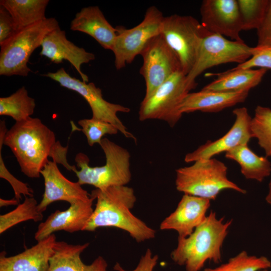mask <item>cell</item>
Returning <instances> with one entry per match:
<instances>
[{
	"label": "cell",
	"mask_w": 271,
	"mask_h": 271,
	"mask_svg": "<svg viewBox=\"0 0 271 271\" xmlns=\"http://www.w3.org/2000/svg\"><path fill=\"white\" fill-rule=\"evenodd\" d=\"M4 145L11 149L21 172L29 178L40 177L49 157L70 171L76 169L67 162L68 148L56 141L54 132L38 118L16 122L7 130Z\"/></svg>",
	"instance_id": "1"
},
{
	"label": "cell",
	"mask_w": 271,
	"mask_h": 271,
	"mask_svg": "<svg viewBox=\"0 0 271 271\" xmlns=\"http://www.w3.org/2000/svg\"><path fill=\"white\" fill-rule=\"evenodd\" d=\"M96 199L95 208L83 231H94L101 227H114L123 230L138 242L154 238L156 231L134 216L131 209L137 198L133 189L118 186L93 190Z\"/></svg>",
	"instance_id": "2"
},
{
	"label": "cell",
	"mask_w": 271,
	"mask_h": 271,
	"mask_svg": "<svg viewBox=\"0 0 271 271\" xmlns=\"http://www.w3.org/2000/svg\"><path fill=\"white\" fill-rule=\"evenodd\" d=\"M232 221L218 218L211 211L190 235L178 238L177 245L171 253L172 259L185 266L186 271H200L208 261L220 263L222 247Z\"/></svg>",
	"instance_id": "3"
},
{
	"label": "cell",
	"mask_w": 271,
	"mask_h": 271,
	"mask_svg": "<svg viewBox=\"0 0 271 271\" xmlns=\"http://www.w3.org/2000/svg\"><path fill=\"white\" fill-rule=\"evenodd\" d=\"M105 157L104 165L90 166L87 156L80 153L75 161L79 170L74 172L81 185H90L96 189L103 190L109 187L126 185L131 180L130 155L125 148L103 138L100 144Z\"/></svg>",
	"instance_id": "4"
},
{
	"label": "cell",
	"mask_w": 271,
	"mask_h": 271,
	"mask_svg": "<svg viewBox=\"0 0 271 271\" xmlns=\"http://www.w3.org/2000/svg\"><path fill=\"white\" fill-rule=\"evenodd\" d=\"M193 163L176 170L175 185L178 191L210 201L224 190L246 193L245 190L227 178V167L220 161L212 158Z\"/></svg>",
	"instance_id": "5"
},
{
	"label": "cell",
	"mask_w": 271,
	"mask_h": 271,
	"mask_svg": "<svg viewBox=\"0 0 271 271\" xmlns=\"http://www.w3.org/2000/svg\"><path fill=\"white\" fill-rule=\"evenodd\" d=\"M59 27L56 19L49 18L18 31L1 46L0 75L27 76L31 71L28 66L31 55L45 37Z\"/></svg>",
	"instance_id": "6"
},
{
	"label": "cell",
	"mask_w": 271,
	"mask_h": 271,
	"mask_svg": "<svg viewBox=\"0 0 271 271\" xmlns=\"http://www.w3.org/2000/svg\"><path fill=\"white\" fill-rule=\"evenodd\" d=\"M209 33L193 17L174 14L164 17L161 34L176 54L187 75L196 61L202 39Z\"/></svg>",
	"instance_id": "7"
},
{
	"label": "cell",
	"mask_w": 271,
	"mask_h": 271,
	"mask_svg": "<svg viewBox=\"0 0 271 271\" xmlns=\"http://www.w3.org/2000/svg\"><path fill=\"white\" fill-rule=\"evenodd\" d=\"M192 89L187 83L186 75L182 71L176 72L151 96L143 99L139 110V120H161L174 127L183 115L180 105Z\"/></svg>",
	"instance_id": "8"
},
{
	"label": "cell",
	"mask_w": 271,
	"mask_h": 271,
	"mask_svg": "<svg viewBox=\"0 0 271 271\" xmlns=\"http://www.w3.org/2000/svg\"><path fill=\"white\" fill-rule=\"evenodd\" d=\"M253 49L243 41L229 40L220 35L208 34L202 39L196 61L186 75L188 84L194 89L197 77L210 68L228 63L244 62L252 56Z\"/></svg>",
	"instance_id": "9"
},
{
	"label": "cell",
	"mask_w": 271,
	"mask_h": 271,
	"mask_svg": "<svg viewBox=\"0 0 271 271\" xmlns=\"http://www.w3.org/2000/svg\"><path fill=\"white\" fill-rule=\"evenodd\" d=\"M164 17L157 7L151 6L139 25L131 29L116 27L117 36L111 51L117 70L131 63L152 39L161 34Z\"/></svg>",
	"instance_id": "10"
},
{
	"label": "cell",
	"mask_w": 271,
	"mask_h": 271,
	"mask_svg": "<svg viewBox=\"0 0 271 271\" xmlns=\"http://www.w3.org/2000/svg\"><path fill=\"white\" fill-rule=\"evenodd\" d=\"M43 76L57 81L61 86L81 95L89 105L92 112V118L113 124L125 137L137 142L136 138L127 130L117 115L119 112H129L130 109L105 100L103 97L101 90L93 82L86 83L73 77L64 68H61L55 72H48Z\"/></svg>",
	"instance_id": "11"
},
{
	"label": "cell",
	"mask_w": 271,
	"mask_h": 271,
	"mask_svg": "<svg viewBox=\"0 0 271 271\" xmlns=\"http://www.w3.org/2000/svg\"><path fill=\"white\" fill-rule=\"evenodd\" d=\"M140 55L143 63L140 72L146 83L144 99L151 96L174 73L182 71L178 57L161 34L152 39Z\"/></svg>",
	"instance_id": "12"
},
{
	"label": "cell",
	"mask_w": 271,
	"mask_h": 271,
	"mask_svg": "<svg viewBox=\"0 0 271 271\" xmlns=\"http://www.w3.org/2000/svg\"><path fill=\"white\" fill-rule=\"evenodd\" d=\"M201 24L210 33L241 41L242 24L237 0H204L200 7Z\"/></svg>",
	"instance_id": "13"
},
{
	"label": "cell",
	"mask_w": 271,
	"mask_h": 271,
	"mask_svg": "<svg viewBox=\"0 0 271 271\" xmlns=\"http://www.w3.org/2000/svg\"><path fill=\"white\" fill-rule=\"evenodd\" d=\"M235 117L230 129L221 138L208 141L194 151L187 154L184 158L187 163L200 160L208 159L240 145L248 144L252 138L250 122L251 117L246 107L234 109L232 111Z\"/></svg>",
	"instance_id": "14"
},
{
	"label": "cell",
	"mask_w": 271,
	"mask_h": 271,
	"mask_svg": "<svg viewBox=\"0 0 271 271\" xmlns=\"http://www.w3.org/2000/svg\"><path fill=\"white\" fill-rule=\"evenodd\" d=\"M94 199L91 195L88 199L77 200L69 203L70 205L66 210H57L51 213L39 225L35 239L38 242L60 230L69 233L83 231L93 212Z\"/></svg>",
	"instance_id": "15"
},
{
	"label": "cell",
	"mask_w": 271,
	"mask_h": 271,
	"mask_svg": "<svg viewBox=\"0 0 271 271\" xmlns=\"http://www.w3.org/2000/svg\"><path fill=\"white\" fill-rule=\"evenodd\" d=\"M44 180V192L38 205L43 213L54 202L64 201L69 203L77 200H87L91 195L78 182L67 179L60 172L56 162L49 160L41 171Z\"/></svg>",
	"instance_id": "16"
},
{
	"label": "cell",
	"mask_w": 271,
	"mask_h": 271,
	"mask_svg": "<svg viewBox=\"0 0 271 271\" xmlns=\"http://www.w3.org/2000/svg\"><path fill=\"white\" fill-rule=\"evenodd\" d=\"M210 206L209 199L184 194L175 211L162 221L160 228L174 230L178 238L186 237L204 221Z\"/></svg>",
	"instance_id": "17"
},
{
	"label": "cell",
	"mask_w": 271,
	"mask_h": 271,
	"mask_svg": "<svg viewBox=\"0 0 271 271\" xmlns=\"http://www.w3.org/2000/svg\"><path fill=\"white\" fill-rule=\"evenodd\" d=\"M41 56L48 58L54 63L67 60L75 68L83 82L88 83V77L81 70L83 64L95 59L94 54L86 51L69 41L66 33L60 27L53 30L44 38L41 46Z\"/></svg>",
	"instance_id": "18"
},
{
	"label": "cell",
	"mask_w": 271,
	"mask_h": 271,
	"mask_svg": "<svg viewBox=\"0 0 271 271\" xmlns=\"http://www.w3.org/2000/svg\"><path fill=\"white\" fill-rule=\"evenodd\" d=\"M57 240L52 234L32 247L14 256L0 255V271H48Z\"/></svg>",
	"instance_id": "19"
},
{
	"label": "cell",
	"mask_w": 271,
	"mask_h": 271,
	"mask_svg": "<svg viewBox=\"0 0 271 271\" xmlns=\"http://www.w3.org/2000/svg\"><path fill=\"white\" fill-rule=\"evenodd\" d=\"M70 28L89 35L107 50H112L117 36L116 28L109 24L97 6L82 8L71 22Z\"/></svg>",
	"instance_id": "20"
},
{
	"label": "cell",
	"mask_w": 271,
	"mask_h": 271,
	"mask_svg": "<svg viewBox=\"0 0 271 271\" xmlns=\"http://www.w3.org/2000/svg\"><path fill=\"white\" fill-rule=\"evenodd\" d=\"M249 91L223 92L207 90L190 92L182 101L180 111L181 113L197 111L216 112L244 102Z\"/></svg>",
	"instance_id": "21"
},
{
	"label": "cell",
	"mask_w": 271,
	"mask_h": 271,
	"mask_svg": "<svg viewBox=\"0 0 271 271\" xmlns=\"http://www.w3.org/2000/svg\"><path fill=\"white\" fill-rule=\"evenodd\" d=\"M89 245L57 241L48 271H107V263L102 256H98L90 264L83 263L80 255Z\"/></svg>",
	"instance_id": "22"
},
{
	"label": "cell",
	"mask_w": 271,
	"mask_h": 271,
	"mask_svg": "<svg viewBox=\"0 0 271 271\" xmlns=\"http://www.w3.org/2000/svg\"><path fill=\"white\" fill-rule=\"evenodd\" d=\"M267 70L233 68L219 73H208L207 76H216L217 78L202 89L223 92L249 91L260 83Z\"/></svg>",
	"instance_id": "23"
},
{
	"label": "cell",
	"mask_w": 271,
	"mask_h": 271,
	"mask_svg": "<svg viewBox=\"0 0 271 271\" xmlns=\"http://www.w3.org/2000/svg\"><path fill=\"white\" fill-rule=\"evenodd\" d=\"M226 158L236 162L240 171L247 179L261 182L271 173V163L266 157L259 156L248 146H237L225 154Z\"/></svg>",
	"instance_id": "24"
},
{
	"label": "cell",
	"mask_w": 271,
	"mask_h": 271,
	"mask_svg": "<svg viewBox=\"0 0 271 271\" xmlns=\"http://www.w3.org/2000/svg\"><path fill=\"white\" fill-rule=\"evenodd\" d=\"M48 0H1L4 6L11 14L17 31L47 18L45 12Z\"/></svg>",
	"instance_id": "25"
},
{
	"label": "cell",
	"mask_w": 271,
	"mask_h": 271,
	"mask_svg": "<svg viewBox=\"0 0 271 271\" xmlns=\"http://www.w3.org/2000/svg\"><path fill=\"white\" fill-rule=\"evenodd\" d=\"M35 107V99L29 96L24 86L9 96L0 98V115L10 116L16 122L31 117Z\"/></svg>",
	"instance_id": "26"
},
{
	"label": "cell",
	"mask_w": 271,
	"mask_h": 271,
	"mask_svg": "<svg viewBox=\"0 0 271 271\" xmlns=\"http://www.w3.org/2000/svg\"><path fill=\"white\" fill-rule=\"evenodd\" d=\"M37 200L33 197H25L24 202L13 210L0 216V233L24 221L42 220L43 213L38 208Z\"/></svg>",
	"instance_id": "27"
},
{
	"label": "cell",
	"mask_w": 271,
	"mask_h": 271,
	"mask_svg": "<svg viewBox=\"0 0 271 271\" xmlns=\"http://www.w3.org/2000/svg\"><path fill=\"white\" fill-rule=\"evenodd\" d=\"M271 261L265 256L249 255L244 250L231 257L225 263L204 271H260L269 269Z\"/></svg>",
	"instance_id": "28"
},
{
	"label": "cell",
	"mask_w": 271,
	"mask_h": 271,
	"mask_svg": "<svg viewBox=\"0 0 271 271\" xmlns=\"http://www.w3.org/2000/svg\"><path fill=\"white\" fill-rule=\"evenodd\" d=\"M250 130L252 138L257 140L266 157H271V109L257 106L251 118Z\"/></svg>",
	"instance_id": "29"
},
{
	"label": "cell",
	"mask_w": 271,
	"mask_h": 271,
	"mask_svg": "<svg viewBox=\"0 0 271 271\" xmlns=\"http://www.w3.org/2000/svg\"><path fill=\"white\" fill-rule=\"evenodd\" d=\"M242 31L257 30L264 18L269 0H237Z\"/></svg>",
	"instance_id": "30"
},
{
	"label": "cell",
	"mask_w": 271,
	"mask_h": 271,
	"mask_svg": "<svg viewBox=\"0 0 271 271\" xmlns=\"http://www.w3.org/2000/svg\"><path fill=\"white\" fill-rule=\"evenodd\" d=\"M81 130L85 136L89 146L96 144L100 145L103 137L106 134H116L118 129L113 124L95 118H84L78 121Z\"/></svg>",
	"instance_id": "31"
},
{
	"label": "cell",
	"mask_w": 271,
	"mask_h": 271,
	"mask_svg": "<svg viewBox=\"0 0 271 271\" xmlns=\"http://www.w3.org/2000/svg\"><path fill=\"white\" fill-rule=\"evenodd\" d=\"M7 130L6 126H0V177L10 184L14 191V198L20 202L22 195L25 197H33L34 191L27 184L17 179L6 168L2 155V149Z\"/></svg>",
	"instance_id": "32"
},
{
	"label": "cell",
	"mask_w": 271,
	"mask_h": 271,
	"mask_svg": "<svg viewBox=\"0 0 271 271\" xmlns=\"http://www.w3.org/2000/svg\"><path fill=\"white\" fill-rule=\"evenodd\" d=\"M254 67L271 69V46L253 47L252 56L235 69H252Z\"/></svg>",
	"instance_id": "33"
},
{
	"label": "cell",
	"mask_w": 271,
	"mask_h": 271,
	"mask_svg": "<svg viewBox=\"0 0 271 271\" xmlns=\"http://www.w3.org/2000/svg\"><path fill=\"white\" fill-rule=\"evenodd\" d=\"M14 21L9 12L0 5V46L17 32Z\"/></svg>",
	"instance_id": "34"
},
{
	"label": "cell",
	"mask_w": 271,
	"mask_h": 271,
	"mask_svg": "<svg viewBox=\"0 0 271 271\" xmlns=\"http://www.w3.org/2000/svg\"><path fill=\"white\" fill-rule=\"evenodd\" d=\"M257 30V46H271V0H269L262 21Z\"/></svg>",
	"instance_id": "35"
},
{
	"label": "cell",
	"mask_w": 271,
	"mask_h": 271,
	"mask_svg": "<svg viewBox=\"0 0 271 271\" xmlns=\"http://www.w3.org/2000/svg\"><path fill=\"white\" fill-rule=\"evenodd\" d=\"M158 260L157 255H153L150 249H147L145 253L141 257L136 267L131 270H126L119 263L114 266L116 271H153Z\"/></svg>",
	"instance_id": "36"
},
{
	"label": "cell",
	"mask_w": 271,
	"mask_h": 271,
	"mask_svg": "<svg viewBox=\"0 0 271 271\" xmlns=\"http://www.w3.org/2000/svg\"><path fill=\"white\" fill-rule=\"evenodd\" d=\"M20 204V202L14 198L10 200L0 199V207L8 206L10 205H16Z\"/></svg>",
	"instance_id": "37"
},
{
	"label": "cell",
	"mask_w": 271,
	"mask_h": 271,
	"mask_svg": "<svg viewBox=\"0 0 271 271\" xmlns=\"http://www.w3.org/2000/svg\"><path fill=\"white\" fill-rule=\"evenodd\" d=\"M265 200L271 206V180L268 184V190L265 197Z\"/></svg>",
	"instance_id": "38"
},
{
	"label": "cell",
	"mask_w": 271,
	"mask_h": 271,
	"mask_svg": "<svg viewBox=\"0 0 271 271\" xmlns=\"http://www.w3.org/2000/svg\"><path fill=\"white\" fill-rule=\"evenodd\" d=\"M260 271H268V270H267V269H264V270H260Z\"/></svg>",
	"instance_id": "39"
}]
</instances>
